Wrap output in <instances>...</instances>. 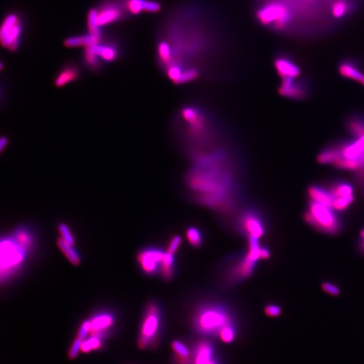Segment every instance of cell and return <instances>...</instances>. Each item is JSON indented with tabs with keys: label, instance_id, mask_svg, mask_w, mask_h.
Here are the masks:
<instances>
[{
	"label": "cell",
	"instance_id": "obj_1",
	"mask_svg": "<svg viewBox=\"0 0 364 364\" xmlns=\"http://www.w3.org/2000/svg\"><path fill=\"white\" fill-rule=\"evenodd\" d=\"M235 324L230 309L218 304L200 308L194 317L196 330L205 336H218L225 326Z\"/></svg>",
	"mask_w": 364,
	"mask_h": 364
},
{
	"label": "cell",
	"instance_id": "obj_2",
	"mask_svg": "<svg viewBox=\"0 0 364 364\" xmlns=\"http://www.w3.org/2000/svg\"><path fill=\"white\" fill-rule=\"evenodd\" d=\"M304 220L318 231L336 235L341 229V222L335 209L309 201Z\"/></svg>",
	"mask_w": 364,
	"mask_h": 364
},
{
	"label": "cell",
	"instance_id": "obj_3",
	"mask_svg": "<svg viewBox=\"0 0 364 364\" xmlns=\"http://www.w3.org/2000/svg\"><path fill=\"white\" fill-rule=\"evenodd\" d=\"M261 247L259 239L249 237V249L245 257L231 268L227 276L230 284L239 283V282L248 279L252 276L257 263L261 258Z\"/></svg>",
	"mask_w": 364,
	"mask_h": 364
},
{
	"label": "cell",
	"instance_id": "obj_4",
	"mask_svg": "<svg viewBox=\"0 0 364 364\" xmlns=\"http://www.w3.org/2000/svg\"><path fill=\"white\" fill-rule=\"evenodd\" d=\"M1 279H7L19 268L25 259L26 250L18 245L15 239L6 238L2 240L1 245Z\"/></svg>",
	"mask_w": 364,
	"mask_h": 364
},
{
	"label": "cell",
	"instance_id": "obj_5",
	"mask_svg": "<svg viewBox=\"0 0 364 364\" xmlns=\"http://www.w3.org/2000/svg\"><path fill=\"white\" fill-rule=\"evenodd\" d=\"M257 19L265 26L284 28L291 20L289 8L282 2H271L257 12Z\"/></svg>",
	"mask_w": 364,
	"mask_h": 364
},
{
	"label": "cell",
	"instance_id": "obj_6",
	"mask_svg": "<svg viewBox=\"0 0 364 364\" xmlns=\"http://www.w3.org/2000/svg\"><path fill=\"white\" fill-rule=\"evenodd\" d=\"M22 21L21 16L16 13H10L4 18L0 39L4 48L16 51L19 48L22 35Z\"/></svg>",
	"mask_w": 364,
	"mask_h": 364
},
{
	"label": "cell",
	"instance_id": "obj_7",
	"mask_svg": "<svg viewBox=\"0 0 364 364\" xmlns=\"http://www.w3.org/2000/svg\"><path fill=\"white\" fill-rule=\"evenodd\" d=\"M161 326V314L156 304H150L144 318L142 329L139 338V348L144 349L156 338Z\"/></svg>",
	"mask_w": 364,
	"mask_h": 364
},
{
	"label": "cell",
	"instance_id": "obj_8",
	"mask_svg": "<svg viewBox=\"0 0 364 364\" xmlns=\"http://www.w3.org/2000/svg\"><path fill=\"white\" fill-rule=\"evenodd\" d=\"M239 225L248 237L260 239L265 234V224L263 218L254 209H247L239 218Z\"/></svg>",
	"mask_w": 364,
	"mask_h": 364
},
{
	"label": "cell",
	"instance_id": "obj_9",
	"mask_svg": "<svg viewBox=\"0 0 364 364\" xmlns=\"http://www.w3.org/2000/svg\"><path fill=\"white\" fill-rule=\"evenodd\" d=\"M97 12L98 24L101 27L122 21L127 13L125 3L122 4L117 0L104 3Z\"/></svg>",
	"mask_w": 364,
	"mask_h": 364
},
{
	"label": "cell",
	"instance_id": "obj_10",
	"mask_svg": "<svg viewBox=\"0 0 364 364\" xmlns=\"http://www.w3.org/2000/svg\"><path fill=\"white\" fill-rule=\"evenodd\" d=\"M279 92L287 98L303 100L307 97L309 88L297 79L286 78L282 82Z\"/></svg>",
	"mask_w": 364,
	"mask_h": 364
},
{
	"label": "cell",
	"instance_id": "obj_11",
	"mask_svg": "<svg viewBox=\"0 0 364 364\" xmlns=\"http://www.w3.org/2000/svg\"><path fill=\"white\" fill-rule=\"evenodd\" d=\"M164 255L165 252L161 250H146L139 254L138 261L145 272L152 274L157 270L159 264L161 265Z\"/></svg>",
	"mask_w": 364,
	"mask_h": 364
},
{
	"label": "cell",
	"instance_id": "obj_12",
	"mask_svg": "<svg viewBox=\"0 0 364 364\" xmlns=\"http://www.w3.org/2000/svg\"><path fill=\"white\" fill-rule=\"evenodd\" d=\"M215 358V350L208 341H200L196 345L192 358V364H210Z\"/></svg>",
	"mask_w": 364,
	"mask_h": 364
},
{
	"label": "cell",
	"instance_id": "obj_13",
	"mask_svg": "<svg viewBox=\"0 0 364 364\" xmlns=\"http://www.w3.org/2000/svg\"><path fill=\"white\" fill-rule=\"evenodd\" d=\"M127 11L131 15H139L142 12L156 13L161 11L159 3L154 0H124Z\"/></svg>",
	"mask_w": 364,
	"mask_h": 364
},
{
	"label": "cell",
	"instance_id": "obj_14",
	"mask_svg": "<svg viewBox=\"0 0 364 364\" xmlns=\"http://www.w3.org/2000/svg\"><path fill=\"white\" fill-rule=\"evenodd\" d=\"M274 65L277 74L283 79H297L300 75V68L296 63L288 57L282 56L277 58Z\"/></svg>",
	"mask_w": 364,
	"mask_h": 364
},
{
	"label": "cell",
	"instance_id": "obj_15",
	"mask_svg": "<svg viewBox=\"0 0 364 364\" xmlns=\"http://www.w3.org/2000/svg\"><path fill=\"white\" fill-rule=\"evenodd\" d=\"M307 193L311 202L325 205V206L332 208L334 198L329 188H326L320 185H313L309 186Z\"/></svg>",
	"mask_w": 364,
	"mask_h": 364
},
{
	"label": "cell",
	"instance_id": "obj_16",
	"mask_svg": "<svg viewBox=\"0 0 364 364\" xmlns=\"http://www.w3.org/2000/svg\"><path fill=\"white\" fill-rule=\"evenodd\" d=\"M80 72L79 68L73 63H68L66 66L61 68L60 72L58 73L54 84L56 87H63L68 84L72 83L79 79Z\"/></svg>",
	"mask_w": 364,
	"mask_h": 364
},
{
	"label": "cell",
	"instance_id": "obj_17",
	"mask_svg": "<svg viewBox=\"0 0 364 364\" xmlns=\"http://www.w3.org/2000/svg\"><path fill=\"white\" fill-rule=\"evenodd\" d=\"M339 74L346 79L358 81L364 86V74L359 70L356 63L345 60L340 63Z\"/></svg>",
	"mask_w": 364,
	"mask_h": 364
},
{
	"label": "cell",
	"instance_id": "obj_18",
	"mask_svg": "<svg viewBox=\"0 0 364 364\" xmlns=\"http://www.w3.org/2000/svg\"><path fill=\"white\" fill-rule=\"evenodd\" d=\"M90 321L91 326H92L90 332L91 336L102 338L105 332L113 326L114 318L109 314H102V315L94 317Z\"/></svg>",
	"mask_w": 364,
	"mask_h": 364
},
{
	"label": "cell",
	"instance_id": "obj_19",
	"mask_svg": "<svg viewBox=\"0 0 364 364\" xmlns=\"http://www.w3.org/2000/svg\"><path fill=\"white\" fill-rule=\"evenodd\" d=\"M102 42V39L97 38L90 33L71 36L65 40V45L67 48L89 47V46L97 45Z\"/></svg>",
	"mask_w": 364,
	"mask_h": 364
},
{
	"label": "cell",
	"instance_id": "obj_20",
	"mask_svg": "<svg viewBox=\"0 0 364 364\" xmlns=\"http://www.w3.org/2000/svg\"><path fill=\"white\" fill-rule=\"evenodd\" d=\"M97 51L100 58L105 62H114L119 56V48L115 43H99Z\"/></svg>",
	"mask_w": 364,
	"mask_h": 364
},
{
	"label": "cell",
	"instance_id": "obj_21",
	"mask_svg": "<svg viewBox=\"0 0 364 364\" xmlns=\"http://www.w3.org/2000/svg\"><path fill=\"white\" fill-rule=\"evenodd\" d=\"M329 190L334 199L354 195L353 186L348 181H335L330 186Z\"/></svg>",
	"mask_w": 364,
	"mask_h": 364
},
{
	"label": "cell",
	"instance_id": "obj_22",
	"mask_svg": "<svg viewBox=\"0 0 364 364\" xmlns=\"http://www.w3.org/2000/svg\"><path fill=\"white\" fill-rule=\"evenodd\" d=\"M175 353L176 364H192V358L189 349L180 341H174L171 344Z\"/></svg>",
	"mask_w": 364,
	"mask_h": 364
},
{
	"label": "cell",
	"instance_id": "obj_23",
	"mask_svg": "<svg viewBox=\"0 0 364 364\" xmlns=\"http://www.w3.org/2000/svg\"><path fill=\"white\" fill-rule=\"evenodd\" d=\"M84 59L88 68L94 71L99 70L101 67V58L99 57L97 51V45L89 46L85 48Z\"/></svg>",
	"mask_w": 364,
	"mask_h": 364
},
{
	"label": "cell",
	"instance_id": "obj_24",
	"mask_svg": "<svg viewBox=\"0 0 364 364\" xmlns=\"http://www.w3.org/2000/svg\"><path fill=\"white\" fill-rule=\"evenodd\" d=\"M58 248L60 249L61 252L65 254V256L73 265L78 266L80 263V258L79 254L77 253L74 249V245L68 243L67 241L62 238L58 240Z\"/></svg>",
	"mask_w": 364,
	"mask_h": 364
},
{
	"label": "cell",
	"instance_id": "obj_25",
	"mask_svg": "<svg viewBox=\"0 0 364 364\" xmlns=\"http://www.w3.org/2000/svg\"><path fill=\"white\" fill-rule=\"evenodd\" d=\"M351 10V4L348 0H335L331 4V12L336 19H341L348 15Z\"/></svg>",
	"mask_w": 364,
	"mask_h": 364
},
{
	"label": "cell",
	"instance_id": "obj_26",
	"mask_svg": "<svg viewBox=\"0 0 364 364\" xmlns=\"http://www.w3.org/2000/svg\"><path fill=\"white\" fill-rule=\"evenodd\" d=\"M97 16V9H91L88 14L89 33L103 40L102 27L98 24Z\"/></svg>",
	"mask_w": 364,
	"mask_h": 364
},
{
	"label": "cell",
	"instance_id": "obj_27",
	"mask_svg": "<svg viewBox=\"0 0 364 364\" xmlns=\"http://www.w3.org/2000/svg\"><path fill=\"white\" fill-rule=\"evenodd\" d=\"M14 239L26 252L33 247L34 243L33 235L25 229L17 230Z\"/></svg>",
	"mask_w": 364,
	"mask_h": 364
},
{
	"label": "cell",
	"instance_id": "obj_28",
	"mask_svg": "<svg viewBox=\"0 0 364 364\" xmlns=\"http://www.w3.org/2000/svg\"><path fill=\"white\" fill-rule=\"evenodd\" d=\"M348 129L356 138L364 136V118L359 116H353L348 121Z\"/></svg>",
	"mask_w": 364,
	"mask_h": 364
},
{
	"label": "cell",
	"instance_id": "obj_29",
	"mask_svg": "<svg viewBox=\"0 0 364 364\" xmlns=\"http://www.w3.org/2000/svg\"><path fill=\"white\" fill-rule=\"evenodd\" d=\"M158 56L159 60H161L164 65L169 67L171 65H172L173 51L169 43L167 42H164V41L159 43Z\"/></svg>",
	"mask_w": 364,
	"mask_h": 364
},
{
	"label": "cell",
	"instance_id": "obj_30",
	"mask_svg": "<svg viewBox=\"0 0 364 364\" xmlns=\"http://www.w3.org/2000/svg\"><path fill=\"white\" fill-rule=\"evenodd\" d=\"M174 254L166 252L164 255L163 260L161 262V272L162 275L166 280H170L174 273Z\"/></svg>",
	"mask_w": 364,
	"mask_h": 364
},
{
	"label": "cell",
	"instance_id": "obj_31",
	"mask_svg": "<svg viewBox=\"0 0 364 364\" xmlns=\"http://www.w3.org/2000/svg\"><path fill=\"white\" fill-rule=\"evenodd\" d=\"M102 338L97 336H91L89 339H85L82 343L81 352L85 353L95 351L102 348Z\"/></svg>",
	"mask_w": 364,
	"mask_h": 364
},
{
	"label": "cell",
	"instance_id": "obj_32",
	"mask_svg": "<svg viewBox=\"0 0 364 364\" xmlns=\"http://www.w3.org/2000/svg\"><path fill=\"white\" fill-rule=\"evenodd\" d=\"M186 238L193 247H200L203 244V235L197 228L191 227L186 230Z\"/></svg>",
	"mask_w": 364,
	"mask_h": 364
},
{
	"label": "cell",
	"instance_id": "obj_33",
	"mask_svg": "<svg viewBox=\"0 0 364 364\" xmlns=\"http://www.w3.org/2000/svg\"><path fill=\"white\" fill-rule=\"evenodd\" d=\"M218 338L223 341V343L229 344L233 343L235 338H236V327L235 324H231L223 328L220 334H218Z\"/></svg>",
	"mask_w": 364,
	"mask_h": 364
},
{
	"label": "cell",
	"instance_id": "obj_34",
	"mask_svg": "<svg viewBox=\"0 0 364 364\" xmlns=\"http://www.w3.org/2000/svg\"><path fill=\"white\" fill-rule=\"evenodd\" d=\"M355 201V196H349V197L335 198L332 208L336 212L344 211L348 209Z\"/></svg>",
	"mask_w": 364,
	"mask_h": 364
},
{
	"label": "cell",
	"instance_id": "obj_35",
	"mask_svg": "<svg viewBox=\"0 0 364 364\" xmlns=\"http://www.w3.org/2000/svg\"><path fill=\"white\" fill-rule=\"evenodd\" d=\"M199 76V71L196 68H188L182 72L181 76L176 84H185L193 81Z\"/></svg>",
	"mask_w": 364,
	"mask_h": 364
},
{
	"label": "cell",
	"instance_id": "obj_36",
	"mask_svg": "<svg viewBox=\"0 0 364 364\" xmlns=\"http://www.w3.org/2000/svg\"><path fill=\"white\" fill-rule=\"evenodd\" d=\"M183 70V68H182V67L179 65H176V63H172V65L168 67L167 75L170 80L173 82H175L176 84L177 81L179 80Z\"/></svg>",
	"mask_w": 364,
	"mask_h": 364
},
{
	"label": "cell",
	"instance_id": "obj_37",
	"mask_svg": "<svg viewBox=\"0 0 364 364\" xmlns=\"http://www.w3.org/2000/svg\"><path fill=\"white\" fill-rule=\"evenodd\" d=\"M58 231L59 233H60L61 238L63 240H65L68 243H70L72 245L75 244L74 236H73L70 228H68L65 224L59 225Z\"/></svg>",
	"mask_w": 364,
	"mask_h": 364
},
{
	"label": "cell",
	"instance_id": "obj_38",
	"mask_svg": "<svg viewBox=\"0 0 364 364\" xmlns=\"http://www.w3.org/2000/svg\"><path fill=\"white\" fill-rule=\"evenodd\" d=\"M91 329H92V326H91V321H84L83 323H82V325L80 327L78 334H77V338L83 341L85 340L86 338H87V336L90 333Z\"/></svg>",
	"mask_w": 364,
	"mask_h": 364
},
{
	"label": "cell",
	"instance_id": "obj_39",
	"mask_svg": "<svg viewBox=\"0 0 364 364\" xmlns=\"http://www.w3.org/2000/svg\"><path fill=\"white\" fill-rule=\"evenodd\" d=\"M82 343H83V340L76 338L74 343H73L71 346L70 352H68V357H70L71 359H75L77 358V356H78L80 352L81 351Z\"/></svg>",
	"mask_w": 364,
	"mask_h": 364
},
{
	"label": "cell",
	"instance_id": "obj_40",
	"mask_svg": "<svg viewBox=\"0 0 364 364\" xmlns=\"http://www.w3.org/2000/svg\"><path fill=\"white\" fill-rule=\"evenodd\" d=\"M321 287L323 291L331 296H338L341 293L338 287L331 283H323Z\"/></svg>",
	"mask_w": 364,
	"mask_h": 364
},
{
	"label": "cell",
	"instance_id": "obj_41",
	"mask_svg": "<svg viewBox=\"0 0 364 364\" xmlns=\"http://www.w3.org/2000/svg\"><path fill=\"white\" fill-rule=\"evenodd\" d=\"M181 237L179 235H176L171 240L169 247H168V252L175 254L178 250L181 244Z\"/></svg>",
	"mask_w": 364,
	"mask_h": 364
},
{
	"label": "cell",
	"instance_id": "obj_42",
	"mask_svg": "<svg viewBox=\"0 0 364 364\" xmlns=\"http://www.w3.org/2000/svg\"><path fill=\"white\" fill-rule=\"evenodd\" d=\"M265 313L267 316L277 317L281 315L282 309L279 306H276V304H268L265 308Z\"/></svg>",
	"mask_w": 364,
	"mask_h": 364
},
{
	"label": "cell",
	"instance_id": "obj_43",
	"mask_svg": "<svg viewBox=\"0 0 364 364\" xmlns=\"http://www.w3.org/2000/svg\"><path fill=\"white\" fill-rule=\"evenodd\" d=\"M355 175H356L357 182H358V184L360 186L364 193V169L355 172Z\"/></svg>",
	"mask_w": 364,
	"mask_h": 364
},
{
	"label": "cell",
	"instance_id": "obj_44",
	"mask_svg": "<svg viewBox=\"0 0 364 364\" xmlns=\"http://www.w3.org/2000/svg\"><path fill=\"white\" fill-rule=\"evenodd\" d=\"M271 256V253L269 250H268L265 247L261 248V258L263 259V260H266V259L269 258Z\"/></svg>",
	"mask_w": 364,
	"mask_h": 364
},
{
	"label": "cell",
	"instance_id": "obj_45",
	"mask_svg": "<svg viewBox=\"0 0 364 364\" xmlns=\"http://www.w3.org/2000/svg\"><path fill=\"white\" fill-rule=\"evenodd\" d=\"M8 144V139L6 138V136H3L1 139V141H0V149H1L2 151L7 146Z\"/></svg>",
	"mask_w": 364,
	"mask_h": 364
},
{
	"label": "cell",
	"instance_id": "obj_46",
	"mask_svg": "<svg viewBox=\"0 0 364 364\" xmlns=\"http://www.w3.org/2000/svg\"><path fill=\"white\" fill-rule=\"evenodd\" d=\"M359 235H360V238H361V240H364V229H363V230L360 231V234H359Z\"/></svg>",
	"mask_w": 364,
	"mask_h": 364
}]
</instances>
